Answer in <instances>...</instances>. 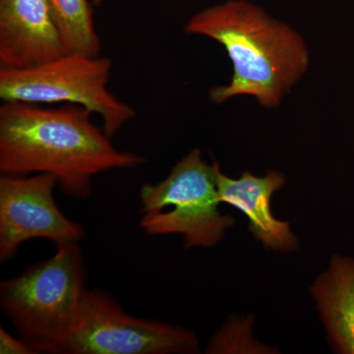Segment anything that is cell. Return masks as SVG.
<instances>
[{
  "label": "cell",
  "mask_w": 354,
  "mask_h": 354,
  "mask_svg": "<svg viewBox=\"0 0 354 354\" xmlns=\"http://www.w3.org/2000/svg\"><path fill=\"white\" fill-rule=\"evenodd\" d=\"M88 109L67 104L58 109L3 102L0 108V172L23 176L46 174L65 195L86 199L93 179L102 172L130 169L146 158L118 150Z\"/></svg>",
  "instance_id": "1"
},
{
  "label": "cell",
  "mask_w": 354,
  "mask_h": 354,
  "mask_svg": "<svg viewBox=\"0 0 354 354\" xmlns=\"http://www.w3.org/2000/svg\"><path fill=\"white\" fill-rule=\"evenodd\" d=\"M184 30L223 44L234 64L230 85L209 91V99L216 104L249 95L265 108H277L309 66L304 38L246 0H228L203 9Z\"/></svg>",
  "instance_id": "2"
},
{
  "label": "cell",
  "mask_w": 354,
  "mask_h": 354,
  "mask_svg": "<svg viewBox=\"0 0 354 354\" xmlns=\"http://www.w3.org/2000/svg\"><path fill=\"white\" fill-rule=\"evenodd\" d=\"M50 259L0 283V306L35 353H53L75 319L85 292L78 242L57 244Z\"/></svg>",
  "instance_id": "3"
},
{
  "label": "cell",
  "mask_w": 354,
  "mask_h": 354,
  "mask_svg": "<svg viewBox=\"0 0 354 354\" xmlns=\"http://www.w3.org/2000/svg\"><path fill=\"white\" fill-rule=\"evenodd\" d=\"M216 160L208 165L199 149L181 158L167 178L140 189V227L149 235L179 234L184 246L211 248L234 225L232 216L218 209Z\"/></svg>",
  "instance_id": "4"
},
{
  "label": "cell",
  "mask_w": 354,
  "mask_h": 354,
  "mask_svg": "<svg viewBox=\"0 0 354 354\" xmlns=\"http://www.w3.org/2000/svg\"><path fill=\"white\" fill-rule=\"evenodd\" d=\"M111 67L108 57L66 53L32 68H1L0 99L84 106L101 116L102 128L111 138L136 115L131 106L109 92Z\"/></svg>",
  "instance_id": "5"
},
{
  "label": "cell",
  "mask_w": 354,
  "mask_h": 354,
  "mask_svg": "<svg viewBox=\"0 0 354 354\" xmlns=\"http://www.w3.org/2000/svg\"><path fill=\"white\" fill-rule=\"evenodd\" d=\"M194 333L127 314L101 290H86L71 327L53 354L197 353Z\"/></svg>",
  "instance_id": "6"
},
{
  "label": "cell",
  "mask_w": 354,
  "mask_h": 354,
  "mask_svg": "<svg viewBox=\"0 0 354 354\" xmlns=\"http://www.w3.org/2000/svg\"><path fill=\"white\" fill-rule=\"evenodd\" d=\"M57 179L46 174L0 176V261L11 259L26 241L79 242L82 225L70 220L55 199Z\"/></svg>",
  "instance_id": "7"
},
{
  "label": "cell",
  "mask_w": 354,
  "mask_h": 354,
  "mask_svg": "<svg viewBox=\"0 0 354 354\" xmlns=\"http://www.w3.org/2000/svg\"><path fill=\"white\" fill-rule=\"evenodd\" d=\"M66 53L50 0H0L1 68H32Z\"/></svg>",
  "instance_id": "8"
},
{
  "label": "cell",
  "mask_w": 354,
  "mask_h": 354,
  "mask_svg": "<svg viewBox=\"0 0 354 354\" xmlns=\"http://www.w3.org/2000/svg\"><path fill=\"white\" fill-rule=\"evenodd\" d=\"M285 183V176L278 171H269L262 177L243 171L239 179H232L218 167L216 174L221 203L241 211L249 220V230L254 237L267 248L279 252L297 248V239L290 223L274 218L271 209L272 195Z\"/></svg>",
  "instance_id": "9"
},
{
  "label": "cell",
  "mask_w": 354,
  "mask_h": 354,
  "mask_svg": "<svg viewBox=\"0 0 354 354\" xmlns=\"http://www.w3.org/2000/svg\"><path fill=\"white\" fill-rule=\"evenodd\" d=\"M328 337L337 353L354 354V259L335 255L311 288Z\"/></svg>",
  "instance_id": "10"
},
{
  "label": "cell",
  "mask_w": 354,
  "mask_h": 354,
  "mask_svg": "<svg viewBox=\"0 0 354 354\" xmlns=\"http://www.w3.org/2000/svg\"><path fill=\"white\" fill-rule=\"evenodd\" d=\"M50 4L67 53L100 57L101 41L88 0H50Z\"/></svg>",
  "instance_id": "11"
},
{
  "label": "cell",
  "mask_w": 354,
  "mask_h": 354,
  "mask_svg": "<svg viewBox=\"0 0 354 354\" xmlns=\"http://www.w3.org/2000/svg\"><path fill=\"white\" fill-rule=\"evenodd\" d=\"M0 353L34 354L31 346L24 339L9 334L3 327L0 328Z\"/></svg>",
  "instance_id": "12"
},
{
  "label": "cell",
  "mask_w": 354,
  "mask_h": 354,
  "mask_svg": "<svg viewBox=\"0 0 354 354\" xmlns=\"http://www.w3.org/2000/svg\"><path fill=\"white\" fill-rule=\"evenodd\" d=\"M104 1V0H92L93 4H95V6H99V4Z\"/></svg>",
  "instance_id": "13"
}]
</instances>
